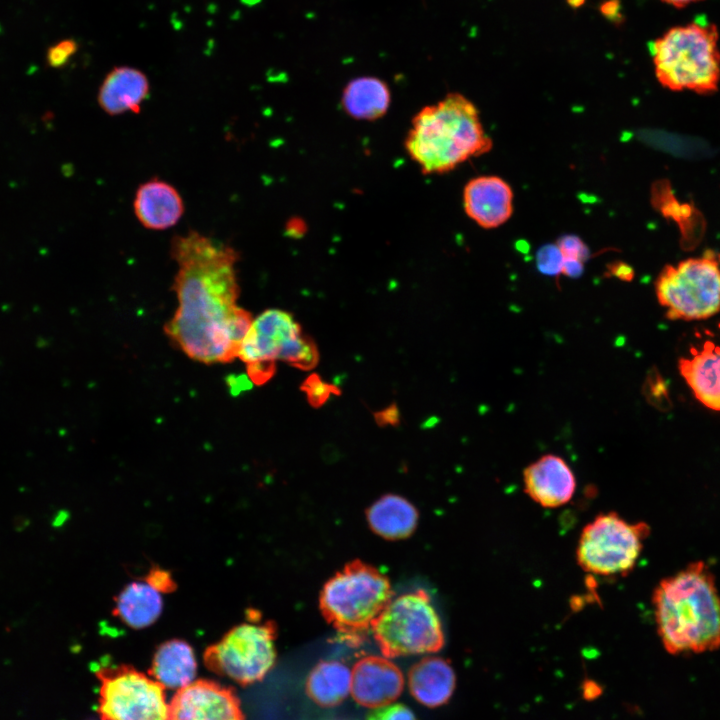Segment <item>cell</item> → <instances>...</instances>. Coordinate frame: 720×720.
Wrapping results in <instances>:
<instances>
[{
    "instance_id": "19",
    "label": "cell",
    "mask_w": 720,
    "mask_h": 720,
    "mask_svg": "<svg viewBox=\"0 0 720 720\" xmlns=\"http://www.w3.org/2000/svg\"><path fill=\"white\" fill-rule=\"evenodd\" d=\"M455 683L452 666L440 657H425L413 665L408 673L410 693L427 707H438L448 702Z\"/></svg>"
},
{
    "instance_id": "28",
    "label": "cell",
    "mask_w": 720,
    "mask_h": 720,
    "mask_svg": "<svg viewBox=\"0 0 720 720\" xmlns=\"http://www.w3.org/2000/svg\"><path fill=\"white\" fill-rule=\"evenodd\" d=\"M77 50L78 44L75 40H61L47 50V63L53 68H60L70 60Z\"/></svg>"
},
{
    "instance_id": "11",
    "label": "cell",
    "mask_w": 720,
    "mask_h": 720,
    "mask_svg": "<svg viewBox=\"0 0 720 720\" xmlns=\"http://www.w3.org/2000/svg\"><path fill=\"white\" fill-rule=\"evenodd\" d=\"M99 714L101 720H169L164 687L127 665L101 667Z\"/></svg>"
},
{
    "instance_id": "14",
    "label": "cell",
    "mask_w": 720,
    "mask_h": 720,
    "mask_svg": "<svg viewBox=\"0 0 720 720\" xmlns=\"http://www.w3.org/2000/svg\"><path fill=\"white\" fill-rule=\"evenodd\" d=\"M403 687L404 678L400 669L383 657L366 656L353 667L352 696L364 707L388 705L401 694Z\"/></svg>"
},
{
    "instance_id": "7",
    "label": "cell",
    "mask_w": 720,
    "mask_h": 720,
    "mask_svg": "<svg viewBox=\"0 0 720 720\" xmlns=\"http://www.w3.org/2000/svg\"><path fill=\"white\" fill-rule=\"evenodd\" d=\"M659 304L670 320H706L720 311V254L707 250L665 265L655 282Z\"/></svg>"
},
{
    "instance_id": "6",
    "label": "cell",
    "mask_w": 720,
    "mask_h": 720,
    "mask_svg": "<svg viewBox=\"0 0 720 720\" xmlns=\"http://www.w3.org/2000/svg\"><path fill=\"white\" fill-rule=\"evenodd\" d=\"M237 357L246 364L252 384L262 385L274 375L276 360L307 370L315 364L318 350L290 313L268 309L252 321Z\"/></svg>"
},
{
    "instance_id": "30",
    "label": "cell",
    "mask_w": 720,
    "mask_h": 720,
    "mask_svg": "<svg viewBox=\"0 0 720 720\" xmlns=\"http://www.w3.org/2000/svg\"><path fill=\"white\" fill-rule=\"evenodd\" d=\"M366 720H417V718L405 705L394 704L376 708Z\"/></svg>"
},
{
    "instance_id": "31",
    "label": "cell",
    "mask_w": 720,
    "mask_h": 720,
    "mask_svg": "<svg viewBox=\"0 0 720 720\" xmlns=\"http://www.w3.org/2000/svg\"><path fill=\"white\" fill-rule=\"evenodd\" d=\"M564 258L577 259L584 262L589 251L584 242L574 235L563 236L557 243Z\"/></svg>"
},
{
    "instance_id": "8",
    "label": "cell",
    "mask_w": 720,
    "mask_h": 720,
    "mask_svg": "<svg viewBox=\"0 0 720 720\" xmlns=\"http://www.w3.org/2000/svg\"><path fill=\"white\" fill-rule=\"evenodd\" d=\"M386 657L434 653L445 642L442 624L425 590L391 599L371 626Z\"/></svg>"
},
{
    "instance_id": "20",
    "label": "cell",
    "mask_w": 720,
    "mask_h": 720,
    "mask_svg": "<svg viewBox=\"0 0 720 720\" xmlns=\"http://www.w3.org/2000/svg\"><path fill=\"white\" fill-rule=\"evenodd\" d=\"M197 662L193 648L184 640L163 642L154 653L151 675L164 688L181 689L193 682Z\"/></svg>"
},
{
    "instance_id": "3",
    "label": "cell",
    "mask_w": 720,
    "mask_h": 720,
    "mask_svg": "<svg viewBox=\"0 0 720 720\" xmlns=\"http://www.w3.org/2000/svg\"><path fill=\"white\" fill-rule=\"evenodd\" d=\"M405 148L424 174L444 173L492 148L475 105L450 93L412 119Z\"/></svg>"
},
{
    "instance_id": "15",
    "label": "cell",
    "mask_w": 720,
    "mask_h": 720,
    "mask_svg": "<svg viewBox=\"0 0 720 720\" xmlns=\"http://www.w3.org/2000/svg\"><path fill=\"white\" fill-rule=\"evenodd\" d=\"M465 213L479 226L491 229L504 224L513 212V191L498 176H479L464 187Z\"/></svg>"
},
{
    "instance_id": "2",
    "label": "cell",
    "mask_w": 720,
    "mask_h": 720,
    "mask_svg": "<svg viewBox=\"0 0 720 720\" xmlns=\"http://www.w3.org/2000/svg\"><path fill=\"white\" fill-rule=\"evenodd\" d=\"M657 631L673 655L720 648V595L702 562L664 578L653 593Z\"/></svg>"
},
{
    "instance_id": "23",
    "label": "cell",
    "mask_w": 720,
    "mask_h": 720,
    "mask_svg": "<svg viewBox=\"0 0 720 720\" xmlns=\"http://www.w3.org/2000/svg\"><path fill=\"white\" fill-rule=\"evenodd\" d=\"M390 102L391 93L387 84L371 76L351 80L342 94L345 112L357 120H376L382 117Z\"/></svg>"
},
{
    "instance_id": "36",
    "label": "cell",
    "mask_w": 720,
    "mask_h": 720,
    "mask_svg": "<svg viewBox=\"0 0 720 720\" xmlns=\"http://www.w3.org/2000/svg\"><path fill=\"white\" fill-rule=\"evenodd\" d=\"M662 2L669 4L671 6H674L676 8H683L685 6H688L692 3H696L703 0H661Z\"/></svg>"
},
{
    "instance_id": "12",
    "label": "cell",
    "mask_w": 720,
    "mask_h": 720,
    "mask_svg": "<svg viewBox=\"0 0 720 720\" xmlns=\"http://www.w3.org/2000/svg\"><path fill=\"white\" fill-rule=\"evenodd\" d=\"M678 368L696 399L720 411V323L714 329L696 330Z\"/></svg>"
},
{
    "instance_id": "34",
    "label": "cell",
    "mask_w": 720,
    "mask_h": 720,
    "mask_svg": "<svg viewBox=\"0 0 720 720\" xmlns=\"http://www.w3.org/2000/svg\"><path fill=\"white\" fill-rule=\"evenodd\" d=\"M376 419L379 423L395 424L399 420V414L396 407H389L377 414Z\"/></svg>"
},
{
    "instance_id": "9",
    "label": "cell",
    "mask_w": 720,
    "mask_h": 720,
    "mask_svg": "<svg viewBox=\"0 0 720 720\" xmlns=\"http://www.w3.org/2000/svg\"><path fill=\"white\" fill-rule=\"evenodd\" d=\"M247 616V622L232 627L204 652L210 670L242 685L262 680L276 660V624L261 622L255 609H248Z\"/></svg>"
},
{
    "instance_id": "37",
    "label": "cell",
    "mask_w": 720,
    "mask_h": 720,
    "mask_svg": "<svg viewBox=\"0 0 720 720\" xmlns=\"http://www.w3.org/2000/svg\"><path fill=\"white\" fill-rule=\"evenodd\" d=\"M568 2L572 6H579L584 2V0H568Z\"/></svg>"
},
{
    "instance_id": "1",
    "label": "cell",
    "mask_w": 720,
    "mask_h": 720,
    "mask_svg": "<svg viewBox=\"0 0 720 720\" xmlns=\"http://www.w3.org/2000/svg\"><path fill=\"white\" fill-rule=\"evenodd\" d=\"M170 255L178 265L172 287L178 307L164 327L166 335L192 360L233 361L253 321L250 312L237 305L239 253L189 231L172 238Z\"/></svg>"
},
{
    "instance_id": "25",
    "label": "cell",
    "mask_w": 720,
    "mask_h": 720,
    "mask_svg": "<svg viewBox=\"0 0 720 720\" xmlns=\"http://www.w3.org/2000/svg\"><path fill=\"white\" fill-rule=\"evenodd\" d=\"M643 394L646 400L660 411L672 408V401L664 378L656 368H652L645 379Z\"/></svg>"
},
{
    "instance_id": "32",
    "label": "cell",
    "mask_w": 720,
    "mask_h": 720,
    "mask_svg": "<svg viewBox=\"0 0 720 720\" xmlns=\"http://www.w3.org/2000/svg\"><path fill=\"white\" fill-rule=\"evenodd\" d=\"M583 272V262L577 259L564 258L561 273L570 278H577Z\"/></svg>"
},
{
    "instance_id": "35",
    "label": "cell",
    "mask_w": 720,
    "mask_h": 720,
    "mask_svg": "<svg viewBox=\"0 0 720 720\" xmlns=\"http://www.w3.org/2000/svg\"><path fill=\"white\" fill-rule=\"evenodd\" d=\"M600 694V686L594 681H587L584 684L583 695L587 699H594Z\"/></svg>"
},
{
    "instance_id": "16",
    "label": "cell",
    "mask_w": 720,
    "mask_h": 720,
    "mask_svg": "<svg viewBox=\"0 0 720 720\" xmlns=\"http://www.w3.org/2000/svg\"><path fill=\"white\" fill-rule=\"evenodd\" d=\"M524 489L537 504L556 508L571 500L576 489L575 476L559 456L544 455L526 467Z\"/></svg>"
},
{
    "instance_id": "24",
    "label": "cell",
    "mask_w": 720,
    "mask_h": 720,
    "mask_svg": "<svg viewBox=\"0 0 720 720\" xmlns=\"http://www.w3.org/2000/svg\"><path fill=\"white\" fill-rule=\"evenodd\" d=\"M351 689V672L335 660L319 662L309 673L305 690L309 698L321 707L340 704Z\"/></svg>"
},
{
    "instance_id": "21",
    "label": "cell",
    "mask_w": 720,
    "mask_h": 720,
    "mask_svg": "<svg viewBox=\"0 0 720 720\" xmlns=\"http://www.w3.org/2000/svg\"><path fill=\"white\" fill-rule=\"evenodd\" d=\"M370 528L388 540L410 536L418 522L416 508L405 498L389 494L374 502L367 511Z\"/></svg>"
},
{
    "instance_id": "38",
    "label": "cell",
    "mask_w": 720,
    "mask_h": 720,
    "mask_svg": "<svg viewBox=\"0 0 720 720\" xmlns=\"http://www.w3.org/2000/svg\"><path fill=\"white\" fill-rule=\"evenodd\" d=\"M332 720H350V719H346V718H335V719H332Z\"/></svg>"
},
{
    "instance_id": "18",
    "label": "cell",
    "mask_w": 720,
    "mask_h": 720,
    "mask_svg": "<svg viewBox=\"0 0 720 720\" xmlns=\"http://www.w3.org/2000/svg\"><path fill=\"white\" fill-rule=\"evenodd\" d=\"M133 208L138 221L151 230L174 226L184 212L183 200L177 189L156 178L138 187Z\"/></svg>"
},
{
    "instance_id": "33",
    "label": "cell",
    "mask_w": 720,
    "mask_h": 720,
    "mask_svg": "<svg viewBox=\"0 0 720 720\" xmlns=\"http://www.w3.org/2000/svg\"><path fill=\"white\" fill-rule=\"evenodd\" d=\"M610 273L624 281H631L634 276L633 269L625 263H615L611 265Z\"/></svg>"
},
{
    "instance_id": "5",
    "label": "cell",
    "mask_w": 720,
    "mask_h": 720,
    "mask_svg": "<svg viewBox=\"0 0 720 720\" xmlns=\"http://www.w3.org/2000/svg\"><path fill=\"white\" fill-rule=\"evenodd\" d=\"M392 599L389 579L377 568L355 560L331 577L320 592L326 621L352 642H359Z\"/></svg>"
},
{
    "instance_id": "4",
    "label": "cell",
    "mask_w": 720,
    "mask_h": 720,
    "mask_svg": "<svg viewBox=\"0 0 720 720\" xmlns=\"http://www.w3.org/2000/svg\"><path fill=\"white\" fill-rule=\"evenodd\" d=\"M658 82L672 91L711 94L720 82L719 32L715 24L693 21L671 27L651 47Z\"/></svg>"
},
{
    "instance_id": "17",
    "label": "cell",
    "mask_w": 720,
    "mask_h": 720,
    "mask_svg": "<svg viewBox=\"0 0 720 720\" xmlns=\"http://www.w3.org/2000/svg\"><path fill=\"white\" fill-rule=\"evenodd\" d=\"M149 90V80L143 71L131 66H117L103 79L97 101L101 109L112 116L139 113Z\"/></svg>"
},
{
    "instance_id": "29",
    "label": "cell",
    "mask_w": 720,
    "mask_h": 720,
    "mask_svg": "<svg viewBox=\"0 0 720 720\" xmlns=\"http://www.w3.org/2000/svg\"><path fill=\"white\" fill-rule=\"evenodd\" d=\"M144 581L161 594L172 593L177 589L171 572L159 566H152L145 575Z\"/></svg>"
},
{
    "instance_id": "10",
    "label": "cell",
    "mask_w": 720,
    "mask_h": 720,
    "mask_svg": "<svg viewBox=\"0 0 720 720\" xmlns=\"http://www.w3.org/2000/svg\"><path fill=\"white\" fill-rule=\"evenodd\" d=\"M648 534L644 522H628L616 512L599 514L580 534L577 563L593 575H625L634 568Z\"/></svg>"
},
{
    "instance_id": "26",
    "label": "cell",
    "mask_w": 720,
    "mask_h": 720,
    "mask_svg": "<svg viewBox=\"0 0 720 720\" xmlns=\"http://www.w3.org/2000/svg\"><path fill=\"white\" fill-rule=\"evenodd\" d=\"M301 389L306 393L308 401L313 407L321 406L332 394L340 392L336 386L324 382L317 374L307 377Z\"/></svg>"
},
{
    "instance_id": "27",
    "label": "cell",
    "mask_w": 720,
    "mask_h": 720,
    "mask_svg": "<svg viewBox=\"0 0 720 720\" xmlns=\"http://www.w3.org/2000/svg\"><path fill=\"white\" fill-rule=\"evenodd\" d=\"M563 255L556 245H545L540 248L536 255V264L540 272L546 275H557L561 273Z\"/></svg>"
},
{
    "instance_id": "13",
    "label": "cell",
    "mask_w": 720,
    "mask_h": 720,
    "mask_svg": "<svg viewBox=\"0 0 720 720\" xmlns=\"http://www.w3.org/2000/svg\"><path fill=\"white\" fill-rule=\"evenodd\" d=\"M169 720H244L230 688L198 680L179 689L169 704Z\"/></svg>"
},
{
    "instance_id": "22",
    "label": "cell",
    "mask_w": 720,
    "mask_h": 720,
    "mask_svg": "<svg viewBox=\"0 0 720 720\" xmlns=\"http://www.w3.org/2000/svg\"><path fill=\"white\" fill-rule=\"evenodd\" d=\"M161 593L145 581L127 584L116 596L113 615L134 629L152 625L161 615Z\"/></svg>"
}]
</instances>
